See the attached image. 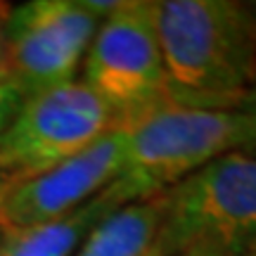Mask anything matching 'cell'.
<instances>
[{"label": "cell", "instance_id": "obj_1", "mask_svg": "<svg viewBox=\"0 0 256 256\" xmlns=\"http://www.w3.org/2000/svg\"><path fill=\"white\" fill-rule=\"evenodd\" d=\"M168 100L238 110L256 81V14L240 0H154Z\"/></svg>", "mask_w": 256, "mask_h": 256}, {"label": "cell", "instance_id": "obj_2", "mask_svg": "<svg viewBox=\"0 0 256 256\" xmlns=\"http://www.w3.org/2000/svg\"><path fill=\"white\" fill-rule=\"evenodd\" d=\"M124 166L114 185L128 202L164 194L218 156L247 150L238 110H204L166 100L121 124Z\"/></svg>", "mask_w": 256, "mask_h": 256}, {"label": "cell", "instance_id": "obj_3", "mask_svg": "<svg viewBox=\"0 0 256 256\" xmlns=\"http://www.w3.org/2000/svg\"><path fill=\"white\" fill-rule=\"evenodd\" d=\"M159 240L166 256L204 242L232 256H256V154L235 150L164 192Z\"/></svg>", "mask_w": 256, "mask_h": 256}, {"label": "cell", "instance_id": "obj_4", "mask_svg": "<svg viewBox=\"0 0 256 256\" xmlns=\"http://www.w3.org/2000/svg\"><path fill=\"white\" fill-rule=\"evenodd\" d=\"M119 126V116L81 78L22 102L0 140V174L22 183L88 150Z\"/></svg>", "mask_w": 256, "mask_h": 256}, {"label": "cell", "instance_id": "obj_5", "mask_svg": "<svg viewBox=\"0 0 256 256\" xmlns=\"http://www.w3.org/2000/svg\"><path fill=\"white\" fill-rule=\"evenodd\" d=\"M119 116V126L168 100L154 0H121L83 57L81 76Z\"/></svg>", "mask_w": 256, "mask_h": 256}, {"label": "cell", "instance_id": "obj_6", "mask_svg": "<svg viewBox=\"0 0 256 256\" xmlns=\"http://www.w3.org/2000/svg\"><path fill=\"white\" fill-rule=\"evenodd\" d=\"M102 19L83 0H28L12 5L0 34L8 50V81L28 100L78 78L83 57Z\"/></svg>", "mask_w": 256, "mask_h": 256}, {"label": "cell", "instance_id": "obj_7", "mask_svg": "<svg viewBox=\"0 0 256 256\" xmlns=\"http://www.w3.org/2000/svg\"><path fill=\"white\" fill-rule=\"evenodd\" d=\"M121 166L124 130L116 126L76 156L36 178L12 185L0 200V226L5 230L28 228L66 216L110 188L121 174Z\"/></svg>", "mask_w": 256, "mask_h": 256}, {"label": "cell", "instance_id": "obj_8", "mask_svg": "<svg viewBox=\"0 0 256 256\" xmlns=\"http://www.w3.org/2000/svg\"><path fill=\"white\" fill-rule=\"evenodd\" d=\"M124 204H128V200L112 183L66 216L28 228L5 230L0 240V256H74L95 226Z\"/></svg>", "mask_w": 256, "mask_h": 256}, {"label": "cell", "instance_id": "obj_9", "mask_svg": "<svg viewBox=\"0 0 256 256\" xmlns=\"http://www.w3.org/2000/svg\"><path fill=\"white\" fill-rule=\"evenodd\" d=\"M164 214V194L128 202L98 223L74 256H145L159 240Z\"/></svg>", "mask_w": 256, "mask_h": 256}, {"label": "cell", "instance_id": "obj_10", "mask_svg": "<svg viewBox=\"0 0 256 256\" xmlns=\"http://www.w3.org/2000/svg\"><path fill=\"white\" fill-rule=\"evenodd\" d=\"M22 102H24V98L12 83L10 81L0 83V140L5 136V130L10 128V124L14 121Z\"/></svg>", "mask_w": 256, "mask_h": 256}, {"label": "cell", "instance_id": "obj_11", "mask_svg": "<svg viewBox=\"0 0 256 256\" xmlns=\"http://www.w3.org/2000/svg\"><path fill=\"white\" fill-rule=\"evenodd\" d=\"M238 112L242 114V119L247 124V152L256 154V81L252 83L247 95L242 98Z\"/></svg>", "mask_w": 256, "mask_h": 256}, {"label": "cell", "instance_id": "obj_12", "mask_svg": "<svg viewBox=\"0 0 256 256\" xmlns=\"http://www.w3.org/2000/svg\"><path fill=\"white\" fill-rule=\"evenodd\" d=\"M174 256H232V254L223 252V249L211 247V244H204V242H197V244H190V247L180 249V252Z\"/></svg>", "mask_w": 256, "mask_h": 256}, {"label": "cell", "instance_id": "obj_13", "mask_svg": "<svg viewBox=\"0 0 256 256\" xmlns=\"http://www.w3.org/2000/svg\"><path fill=\"white\" fill-rule=\"evenodd\" d=\"M10 78V66H8V50H5V40L0 34V83H5Z\"/></svg>", "mask_w": 256, "mask_h": 256}, {"label": "cell", "instance_id": "obj_14", "mask_svg": "<svg viewBox=\"0 0 256 256\" xmlns=\"http://www.w3.org/2000/svg\"><path fill=\"white\" fill-rule=\"evenodd\" d=\"M145 256H166V249H164V244H162V240H156V244L150 249Z\"/></svg>", "mask_w": 256, "mask_h": 256}, {"label": "cell", "instance_id": "obj_15", "mask_svg": "<svg viewBox=\"0 0 256 256\" xmlns=\"http://www.w3.org/2000/svg\"><path fill=\"white\" fill-rule=\"evenodd\" d=\"M10 188H12V183H10L8 178H5V176L0 174V200H2V197L8 194V190H10Z\"/></svg>", "mask_w": 256, "mask_h": 256}, {"label": "cell", "instance_id": "obj_16", "mask_svg": "<svg viewBox=\"0 0 256 256\" xmlns=\"http://www.w3.org/2000/svg\"><path fill=\"white\" fill-rule=\"evenodd\" d=\"M10 10H12V2H0V24H2V22L8 19Z\"/></svg>", "mask_w": 256, "mask_h": 256}, {"label": "cell", "instance_id": "obj_17", "mask_svg": "<svg viewBox=\"0 0 256 256\" xmlns=\"http://www.w3.org/2000/svg\"><path fill=\"white\" fill-rule=\"evenodd\" d=\"M249 8H252V12L256 14V0H254V2H249Z\"/></svg>", "mask_w": 256, "mask_h": 256}, {"label": "cell", "instance_id": "obj_18", "mask_svg": "<svg viewBox=\"0 0 256 256\" xmlns=\"http://www.w3.org/2000/svg\"><path fill=\"white\" fill-rule=\"evenodd\" d=\"M2 235H5V228H2V226H0V240H2Z\"/></svg>", "mask_w": 256, "mask_h": 256}]
</instances>
